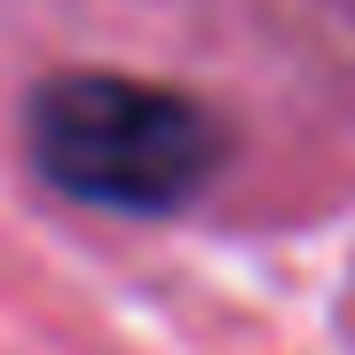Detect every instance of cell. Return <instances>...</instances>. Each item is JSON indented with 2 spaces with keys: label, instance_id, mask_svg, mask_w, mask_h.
Here are the masks:
<instances>
[{
  "label": "cell",
  "instance_id": "1",
  "mask_svg": "<svg viewBox=\"0 0 355 355\" xmlns=\"http://www.w3.org/2000/svg\"><path fill=\"white\" fill-rule=\"evenodd\" d=\"M24 150L48 190L111 214H174L229 158L221 119L198 95L119 71H55L24 95Z\"/></svg>",
  "mask_w": 355,
  "mask_h": 355
}]
</instances>
